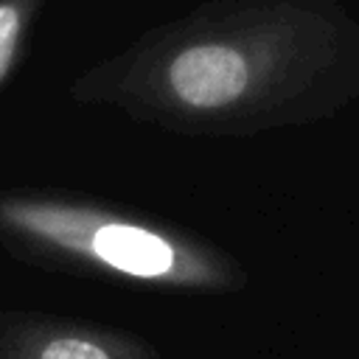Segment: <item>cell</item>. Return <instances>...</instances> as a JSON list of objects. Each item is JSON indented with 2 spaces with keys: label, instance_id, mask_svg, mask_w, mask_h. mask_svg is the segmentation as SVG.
Listing matches in <instances>:
<instances>
[{
  "label": "cell",
  "instance_id": "cell-1",
  "mask_svg": "<svg viewBox=\"0 0 359 359\" xmlns=\"http://www.w3.org/2000/svg\"><path fill=\"white\" fill-rule=\"evenodd\" d=\"M0 233L137 283L171 289L230 286L227 269L182 238L76 202L6 194L0 196Z\"/></svg>",
  "mask_w": 359,
  "mask_h": 359
},
{
  "label": "cell",
  "instance_id": "cell-2",
  "mask_svg": "<svg viewBox=\"0 0 359 359\" xmlns=\"http://www.w3.org/2000/svg\"><path fill=\"white\" fill-rule=\"evenodd\" d=\"M0 359H160V353L129 331L45 314H3Z\"/></svg>",
  "mask_w": 359,
  "mask_h": 359
},
{
  "label": "cell",
  "instance_id": "cell-3",
  "mask_svg": "<svg viewBox=\"0 0 359 359\" xmlns=\"http://www.w3.org/2000/svg\"><path fill=\"white\" fill-rule=\"evenodd\" d=\"M250 84V65L233 45H194L168 65V87L191 109L233 104Z\"/></svg>",
  "mask_w": 359,
  "mask_h": 359
},
{
  "label": "cell",
  "instance_id": "cell-4",
  "mask_svg": "<svg viewBox=\"0 0 359 359\" xmlns=\"http://www.w3.org/2000/svg\"><path fill=\"white\" fill-rule=\"evenodd\" d=\"M36 0H0V84L8 79Z\"/></svg>",
  "mask_w": 359,
  "mask_h": 359
}]
</instances>
